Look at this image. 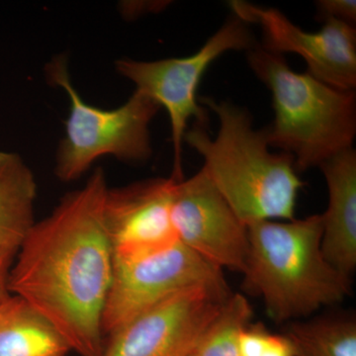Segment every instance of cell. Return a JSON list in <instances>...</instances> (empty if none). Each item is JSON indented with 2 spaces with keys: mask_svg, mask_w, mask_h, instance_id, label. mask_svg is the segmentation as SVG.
I'll return each mask as SVG.
<instances>
[{
  "mask_svg": "<svg viewBox=\"0 0 356 356\" xmlns=\"http://www.w3.org/2000/svg\"><path fill=\"white\" fill-rule=\"evenodd\" d=\"M222 269L179 242L128 261H114L113 278L103 312L104 336L165 300L193 288L225 286Z\"/></svg>",
  "mask_w": 356,
  "mask_h": 356,
  "instance_id": "7",
  "label": "cell"
},
{
  "mask_svg": "<svg viewBox=\"0 0 356 356\" xmlns=\"http://www.w3.org/2000/svg\"><path fill=\"white\" fill-rule=\"evenodd\" d=\"M247 23L233 16L202 48L185 58H170L153 62L120 58L115 62L118 74L132 81L136 90L154 99L168 111L172 128V177L182 179V146L187 124L191 119L207 127V111L197 100V90L206 70L222 54L248 51L255 46Z\"/></svg>",
  "mask_w": 356,
  "mask_h": 356,
  "instance_id": "6",
  "label": "cell"
},
{
  "mask_svg": "<svg viewBox=\"0 0 356 356\" xmlns=\"http://www.w3.org/2000/svg\"><path fill=\"white\" fill-rule=\"evenodd\" d=\"M318 168L324 175L329 204L324 214L322 250L327 261L346 277L356 268V152L332 156Z\"/></svg>",
  "mask_w": 356,
  "mask_h": 356,
  "instance_id": "12",
  "label": "cell"
},
{
  "mask_svg": "<svg viewBox=\"0 0 356 356\" xmlns=\"http://www.w3.org/2000/svg\"><path fill=\"white\" fill-rule=\"evenodd\" d=\"M46 76L70 100L65 137L56 158L55 173L60 181L79 179L102 156H114L126 163H142L151 158L149 125L161 109L154 99L135 90L117 108L92 106L72 86L65 56H58L47 65Z\"/></svg>",
  "mask_w": 356,
  "mask_h": 356,
  "instance_id": "5",
  "label": "cell"
},
{
  "mask_svg": "<svg viewBox=\"0 0 356 356\" xmlns=\"http://www.w3.org/2000/svg\"><path fill=\"white\" fill-rule=\"evenodd\" d=\"M217 115L216 137L202 126H192L184 143L202 156V170L236 216L248 226L259 221L295 219L297 199L303 188L290 154L273 153L264 130L252 116L232 103L200 100Z\"/></svg>",
  "mask_w": 356,
  "mask_h": 356,
  "instance_id": "2",
  "label": "cell"
},
{
  "mask_svg": "<svg viewBox=\"0 0 356 356\" xmlns=\"http://www.w3.org/2000/svg\"><path fill=\"white\" fill-rule=\"evenodd\" d=\"M188 356H196L195 355H193V353H191V355H189Z\"/></svg>",
  "mask_w": 356,
  "mask_h": 356,
  "instance_id": "21",
  "label": "cell"
},
{
  "mask_svg": "<svg viewBox=\"0 0 356 356\" xmlns=\"http://www.w3.org/2000/svg\"><path fill=\"white\" fill-rule=\"evenodd\" d=\"M172 219L178 242L218 268L243 273L248 254V227L201 168L178 179Z\"/></svg>",
  "mask_w": 356,
  "mask_h": 356,
  "instance_id": "9",
  "label": "cell"
},
{
  "mask_svg": "<svg viewBox=\"0 0 356 356\" xmlns=\"http://www.w3.org/2000/svg\"><path fill=\"white\" fill-rule=\"evenodd\" d=\"M102 168L35 222L17 250L8 291L46 318L79 356H102V318L114 273Z\"/></svg>",
  "mask_w": 356,
  "mask_h": 356,
  "instance_id": "1",
  "label": "cell"
},
{
  "mask_svg": "<svg viewBox=\"0 0 356 356\" xmlns=\"http://www.w3.org/2000/svg\"><path fill=\"white\" fill-rule=\"evenodd\" d=\"M318 13L323 19H337L353 25L356 21L355 0H321L317 4Z\"/></svg>",
  "mask_w": 356,
  "mask_h": 356,
  "instance_id": "18",
  "label": "cell"
},
{
  "mask_svg": "<svg viewBox=\"0 0 356 356\" xmlns=\"http://www.w3.org/2000/svg\"><path fill=\"white\" fill-rule=\"evenodd\" d=\"M231 295L228 285L179 293L110 334L102 356H188Z\"/></svg>",
  "mask_w": 356,
  "mask_h": 356,
  "instance_id": "8",
  "label": "cell"
},
{
  "mask_svg": "<svg viewBox=\"0 0 356 356\" xmlns=\"http://www.w3.org/2000/svg\"><path fill=\"white\" fill-rule=\"evenodd\" d=\"M16 254L17 252H10V250L0 252V295L8 291L7 284H8L9 273H10Z\"/></svg>",
  "mask_w": 356,
  "mask_h": 356,
  "instance_id": "20",
  "label": "cell"
},
{
  "mask_svg": "<svg viewBox=\"0 0 356 356\" xmlns=\"http://www.w3.org/2000/svg\"><path fill=\"white\" fill-rule=\"evenodd\" d=\"M177 180L170 175L108 189L104 219L114 261L140 259L178 243L172 219Z\"/></svg>",
  "mask_w": 356,
  "mask_h": 356,
  "instance_id": "11",
  "label": "cell"
},
{
  "mask_svg": "<svg viewBox=\"0 0 356 356\" xmlns=\"http://www.w3.org/2000/svg\"><path fill=\"white\" fill-rule=\"evenodd\" d=\"M269 332L261 324L247 325L238 337L240 356H261Z\"/></svg>",
  "mask_w": 356,
  "mask_h": 356,
  "instance_id": "17",
  "label": "cell"
},
{
  "mask_svg": "<svg viewBox=\"0 0 356 356\" xmlns=\"http://www.w3.org/2000/svg\"><path fill=\"white\" fill-rule=\"evenodd\" d=\"M261 356H295L291 341L285 334L269 332Z\"/></svg>",
  "mask_w": 356,
  "mask_h": 356,
  "instance_id": "19",
  "label": "cell"
},
{
  "mask_svg": "<svg viewBox=\"0 0 356 356\" xmlns=\"http://www.w3.org/2000/svg\"><path fill=\"white\" fill-rule=\"evenodd\" d=\"M234 16L259 24L264 32L262 48L273 53L297 54L308 65V74L332 88L355 90L356 29L343 21L325 19L318 32L304 31L275 8L245 1L229 2Z\"/></svg>",
  "mask_w": 356,
  "mask_h": 356,
  "instance_id": "10",
  "label": "cell"
},
{
  "mask_svg": "<svg viewBox=\"0 0 356 356\" xmlns=\"http://www.w3.org/2000/svg\"><path fill=\"white\" fill-rule=\"evenodd\" d=\"M37 182L19 154L0 152V252H17L35 222Z\"/></svg>",
  "mask_w": 356,
  "mask_h": 356,
  "instance_id": "14",
  "label": "cell"
},
{
  "mask_svg": "<svg viewBox=\"0 0 356 356\" xmlns=\"http://www.w3.org/2000/svg\"><path fill=\"white\" fill-rule=\"evenodd\" d=\"M69 344L25 300L0 295V356H67Z\"/></svg>",
  "mask_w": 356,
  "mask_h": 356,
  "instance_id": "13",
  "label": "cell"
},
{
  "mask_svg": "<svg viewBox=\"0 0 356 356\" xmlns=\"http://www.w3.org/2000/svg\"><path fill=\"white\" fill-rule=\"evenodd\" d=\"M255 76L273 95L274 120L264 131L269 147L294 159L297 172L318 168L353 147L356 135L355 90H343L299 74L285 58L255 44L248 51Z\"/></svg>",
  "mask_w": 356,
  "mask_h": 356,
  "instance_id": "4",
  "label": "cell"
},
{
  "mask_svg": "<svg viewBox=\"0 0 356 356\" xmlns=\"http://www.w3.org/2000/svg\"><path fill=\"white\" fill-rule=\"evenodd\" d=\"M285 336L295 356H356V322L350 317H322L293 322Z\"/></svg>",
  "mask_w": 356,
  "mask_h": 356,
  "instance_id": "15",
  "label": "cell"
},
{
  "mask_svg": "<svg viewBox=\"0 0 356 356\" xmlns=\"http://www.w3.org/2000/svg\"><path fill=\"white\" fill-rule=\"evenodd\" d=\"M252 315L248 300L240 293H232L204 331L192 353L196 356H240L238 337L252 322Z\"/></svg>",
  "mask_w": 356,
  "mask_h": 356,
  "instance_id": "16",
  "label": "cell"
},
{
  "mask_svg": "<svg viewBox=\"0 0 356 356\" xmlns=\"http://www.w3.org/2000/svg\"><path fill=\"white\" fill-rule=\"evenodd\" d=\"M323 231L322 214L248 226L245 285L261 297L277 324L308 317L350 295L351 280L323 254Z\"/></svg>",
  "mask_w": 356,
  "mask_h": 356,
  "instance_id": "3",
  "label": "cell"
}]
</instances>
